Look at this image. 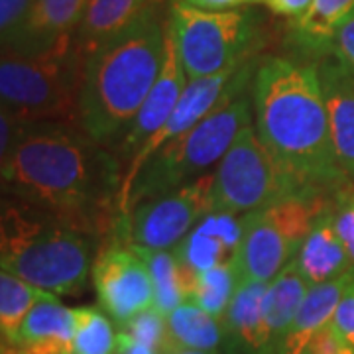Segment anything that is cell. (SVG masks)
Listing matches in <instances>:
<instances>
[{
  "mask_svg": "<svg viewBox=\"0 0 354 354\" xmlns=\"http://www.w3.org/2000/svg\"><path fill=\"white\" fill-rule=\"evenodd\" d=\"M81 127L28 122L2 162L4 195L30 203L71 227L101 236L114 230L124 174Z\"/></svg>",
  "mask_w": 354,
  "mask_h": 354,
  "instance_id": "obj_1",
  "label": "cell"
},
{
  "mask_svg": "<svg viewBox=\"0 0 354 354\" xmlns=\"http://www.w3.org/2000/svg\"><path fill=\"white\" fill-rule=\"evenodd\" d=\"M254 128L268 152L301 191L335 193L342 174L315 64L270 57L252 79Z\"/></svg>",
  "mask_w": 354,
  "mask_h": 354,
  "instance_id": "obj_2",
  "label": "cell"
},
{
  "mask_svg": "<svg viewBox=\"0 0 354 354\" xmlns=\"http://www.w3.org/2000/svg\"><path fill=\"white\" fill-rule=\"evenodd\" d=\"M165 26L152 2L83 57L79 127L101 146H116L156 85L164 64Z\"/></svg>",
  "mask_w": 354,
  "mask_h": 354,
  "instance_id": "obj_3",
  "label": "cell"
},
{
  "mask_svg": "<svg viewBox=\"0 0 354 354\" xmlns=\"http://www.w3.org/2000/svg\"><path fill=\"white\" fill-rule=\"evenodd\" d=\"M0 266L39 290L75 295L93 270L91 234L16 197H2Z\"/></svg>",
  "mask_w": 354,
  "mask_h": 354,
  "instance_id": "obj_4",
  "label": "cell"
},
{
  "mask_svg": "<svg viewBox=\"0 0 354 354\" xmlns=\"http://www.w3.org/2000/svg\"><path fill=\"white\" fill-rule=\"evenodd\" d=\"M254 73L256 65L250 59L232 77L213 113L183 136L165 144L142 165L130 187L122 215L138 203L156 199L211 174L209 169L223 160L242 128L252 124V95H248V85H252Z\"/></svg>",
  "mask_w": 354,
  "mask_h": 354,
  "instance_id": "obj_5",
  "label": "cell"
},
{
  "mask_svg": "<svg viewBox=\"0 0 354 354\" xmlns=\"http://www.w3.org/2000/svg\"><path fill=\"white\" fill-rule=\"evenodd\" d=\"M83 55L73 41L36 57L2 55V109L26 122H62L79 127Z\"/></svg>",
  "mask_w": 354,
  "mask_h": 354,
  "instance_id": "obj_6",
  "label": "cell"
},
{
  "mask_svg": "<svg viewBox=\"0 0 354 354\" xmlns=\"http://www.w3.org/2000/svg\"><path fill=\"white\" fill-rule=\"evenodd\" d=\"M169 22L187 79H203L250 62L260 30L250 10H201L174 0Z\"/></svg>",
  "mask_w": 354,
  "mask_h": 354,
  "instance_id": "obj_7",
  "label": "cell"
},
{
  "mask_svg": "<svg viewBox=\"0 0 354 354\" xmlns=\"http://www.w3.org/2000/svg\"><path fill=\"white\" fill-rule=\"evenodd\" d=\"M301 191L268 152L252 124L244 127L213 171L211 211L248 215Z\"/></svg>",
  "mask_w": 354,
  "mask_h": 354,
  "instance_id": "obj_8",
  "label": "cell"
},
{
  "mask_svg": "<svg viewBox=\"0 0 354 354\" xmlns=\"http://www.w3.org/2000/svg\"><path fill=\"white\" fill-rule=\"evenodd\" d=\"M213 171L176 191L134 205L114 225L113 241L150 250H174L211 213Z\"/></svg>",
  "mask_w": 354,
  "mask_h": 354,
  "instance_id": "obj_9",
  "label": "cell"
},
{
  "mask_svg": "<svg viewBox=\"0 0 354 354\" xmlns=\"http://www.w3.org/2000/svg\"><path fill=\"white\" fill-rule=\"evenodd\" d=\"M93 283L102 311L118 327L153 307V283L144 260L128 244L113 241L93 262Z\"/></svg>",
  "mask_w": 354,
  "mask_h": 354,
  "instance_id": "obj_10",
  "label": "cell"
},
{
  "mask_svg": "<svg viewBox=\"0 0 354 354\" xmlns=\"http://www.w3.org/2000/svg\"><path fill=\"white\" fill-rule=\"evenodd\" d=\"M242 65L225 69V71H221L216 75L203 77V79H189L187 81V87H185L181 99L177 102L176 111L167 118V122L140 148V152L127 165L124 177H122V185H120V195H118V215H122V211L127 207L128 193H130V187H132L134 179L140 174L142 165L146 164L158 150H162L165 144L183 136L185 132H189L191 128L197 127L205 116L213 113L216 104L225 97L232 77L236 75V71L241 69Z\"/></svg>",
  "mask_w": 354,
  "mask_h": 354,
  "instance_id": "obj_11",
  "label": "cell"
},
{
  "mask_svg": "<svg viewBox=\"0 0 354 354\" xmlns=\"http://www.w3.org/2000/svg\"><path fill=\"white\" fill-rule=\"evenodd\" d=\"M187 81L189 79L185 75V69H183V64H181L179 53H177L171 22L167 18L162 71H160L158 81L150 91V95L146 97L144 104L140 106L138 114L134 116V120L130 122V127L122 134V138L118 140L113 148L114 156L120 160V164H130L132 158L140 152V148L167 122V118L176 111L177 102L187 87Z\"/></svg>",
  "mask_w": 354,
  "mask_h": 354,
  "instance_id": "obj_12",
  "label": "cell"
},
{
  "mask_svg": "<svg viewBox=\"0 0 354 354\" xmlns=\"http://www.w3.org/2000/svg\"><path fill=\"white\" fill-rule=\"evenodd\" d=\"M244 215L211 211L191 228V232L174 248L187 293H193L197 276L215 266L232 260L242 242Z\"/></svg>",
  "mask_w": 354,
  "mask_h": 354,
  "instance_id": "obj_13",
  "label": "cell"
},
{
  "mask_svg": "<svg viewBox=\"0 0 354 354\" xmlns=\"http://www.w3.org/2000/svg\"><path fill=\"white\" fill-rule=\"evenodd\" d=\"M88 0H34L20 34L2 55L36 57L73 41Z\"/></svg>",
  "mask_w": 354,
  "mask_h": 354,
  "instance_id": "obj_14",
  "label": "cell"
},
{
  "mask_svg": "<svg viewBox=\"0 0 354 354\" xmlns=\"http://www.w3.org/2000/svg\"><path fill=\"white\" fill-rule=\"evenodd\" d=\"M330 138L344 177L354 183V73L333 53L317 62Z\"/></svg>",
  "mask_w": 354,
  "mask_h": 354,
  "instance_id": "obj_15",
  "label": "cell"
},
{
  "mask_svg": "<svg viewBox=\"0 0 354 354\" xmlns=\"http://www.w3.org/2000/svg\"><path fill=\"white\" fill-rule=\"evenodd\" d=\"M242 221L244 232L236 254L242 278L270 283L297 256V248L279 232L262 209L244 215Z\"/></svg>",
  "mask_w": 354,
  "mask_h": 354,
  "instance_id": "obj_16",
  "label": "cell"
},
{
  "mask_svg": "<svg viewBox=\"0 0 354 354\" xmlns=\"http://www.w3.org/2000/svg\"><path fill=\"white\" fill-rule=\"evenodd\" d=\"M293 262L305 281L309 283V288L342 278L354 270L353 260L344 248V242L341 241L335 228L330 203L319 215Z\"/></svg>",
  "mask_w": 354,
  "mask_h": 354,
  "instance_id": "obj_17",
  "label": "cell"
},
{
  "mask_svg": "<svg viewBox=\"0 0 354 354\" xmlns=\"http://www.w3.org/2000/svg\"><path fill=\"white\" fill-rule=\"evenodd\" d=\"M354 270L342 278L333 279L321 286L309 288L304 304L299 307L297 315L286 333L283 341L274 354H305L309 344L313 342L319 333L329 329L337 305L341 301L342 293L346 290L348 281L353 278Z\"/></svg>",
  "mask_w": 354,
  "mask_h": 354,
  "instance_id": "obj_18",
  "label": "cell"
},
{
  "mask_svg": "<svg viewBox=\"0 0 354 354\" xmlns=\"http://www.w3.org/2000/svg\"><path fill=\"white\" fill-rule=\"evenodd\" d=\"M309 291V283L291 260L276 278L268 283L262 305V346L264 354H274L297 315Z\"/></svg>",
  "mask_w": 354,
  "mask_h": 354,
  "instance_id": "obj_19",
  "label": "cell"
},
{
  "mask_svg": "<svg viewBox=\"0 0 354 354\" xmlns=\"http://www.w3.org/2000/svg\"><path fill=\"white\" fill-rule=\"evenodd\" d=\"M266 281L242 278L239 290L223 317L225 354H264L262 346V305Z\"/></svg>",
  "mask_w": 354,
  "mask_h": 354,
  "instance_id": "obj_20",
  "label": "cell"
},
{
  "mask_svg": "<svg viewBox=\"0 0 354 354\" xmlns=\"http://www.w3.org/2000/svg\"><path fill=\"white\" fill-rule=\"evenodd\" d=\"M153 0H88L83 20L73 36V46L85 57L104 39L127 28Z\"/></svg>",
  "mask_w": 354,
  "mask_h": 354,
  "instance_id": "obj_21",
  "label": "cell"
},
{
  "mask_svg": "<svg viewBox=\"0 0 354 354\" xmlns=\"http://www.w3.org/2000/svg\"><path fill=\"white\" fill-rule=\"evenodd\" d=\"M353 14L354 0H313L309 10L293 22V39L309 53L329 55L337 30Z\"/></svg>",
  "mask_w": 354,
  "mask_h": 354,
  "instance_id": "obj_22",
  "label": "cell"
},
{
  "mask_svg": "<svg viewBox=\"0 0 354 354\" xmlns=\"http://www.w3.org/2000/svg\"><path fill=\"white\" fill-rule=\"evenodd\" d=\"M167 329L177 351H225V327L203 307L187 299L167 315Z\"/></svg>",
  "mask_w": 354,
  "mask_h": 354,
  "instance_id": "obj_23",
  "label": "cell"
},
{
  "mask_svg": "<svg viewBox=\"0 0 354 354\" xmlns=\"http://www.w3.org/2000/svg\"><path fill=\"white\" fill-rule=\"evenodd\" d=\"M130 246V244H128ZM144 260L153 283V307L169 315L176 307L189 299V293L183 281V272L174 250H150L142 246H130Z\"/></svg>",
  "mask_w": 354,
  "mask_h": 354,
  "instance_id": "obj_24",
  "label": "cell"
},
{
  "mask_svg": "<svg viewBox=\"0 0 354 354\" xmlns=\"http://www.w3.org/2000/svg\"><path fill=\"white\" fill-rule=\"evenodd\" d=\"M50 291L39 290L14 274L0 272V333L2 344L14 346L32 307L48 297Z\"/></svg>",
  "mask_w": 354,
  "mask_h": 354,
  "instance_id": "obj_25",
  "label": "cell"
},
{
  "mask_svg": "<svg viewBox=\"0 0 354 354\" xmlns=\"http://www.w3.org/2000/svg\"><path fill=\"white\" fill-rule=\"evenodd\" d=\"M241 279V266H239V260L234 256L228 262H223V264L215 266L211 270L201 272L195 279L191 299L199 307H203L207 313H211L215 319L223 321L228 305L239 290Z\"/></svg>",
  "mask_w": 354,
  "mask_h": 354,
  "instance_id": "obj_26",
  "label": "cell"
},
{
  "mask_svg": "<svg viewBox=\"0 0 354 354\" xmlns=\"http://www.w3.org/2000/svg\"><path fill=\"white\" fill-rule=\"evenodd\" d=\"M118 335L99 307H75V339L71 354H116Z\"/></svg>",
  "mask_w": 354,
  "mask_h": 354,
  "instance_id": "obj_27",
  "label": "cell"
},
{
  "mask_svg": "<svg viewBox=\"0 0 354 354\" xmlns=\"http://www.w3.org/2000/svg\"><path fill=\"white\" fill-rule=\"evenodd\" d=\"M118 330L127 333L128 337H132L134 341L152 348L158 354H174L177 351L167 329V317L162 315L156 307H150L132 317L128 323L118 327Z\"/></svg>",
  "mask_w": 354,
  "mask_h": 354,
  "instance_id": "obj_28",
  "label": "cell"
},
{
  "mask_svg": "<svg viewBox=\"0 0 354 354\" xmlns=\"http://www.w3.org/2000/svg\"><path fill=\"white\" fill-rule=\"evenodd\" d=\"M335 228L354 264V183H346L330 195Z\"/></svg>",
  "mask_w": 354,
  "mask_h": 354,
  "instance_id": "obj_29",
  "label": "cell"
},
{
  "mask_svg": "<svg viewBox=\"0 0 354 354\" xmlns=\"http://www.w3.org/2000/svg\"><path fill=\"white\" fill-rule=\"evenodd\" d=\"M34 0H0V38L2 48L8 46L26 24Z\"/></svg>",
  "mask_w": 354,
  "mask_h": 354,
  "instance_id": "obj_30",
  "label": "cell"
},
{
  "mask_svg": "<svg viewBox=\"0 0 354 354\" xmlns=\"http://www.w3.org/2000/svg\"><path fill=\"white\" fill-rule=\"evenodd\" d=\"M330 327L335 330V335L341 339L342 344L354 353V274L342 293L341 301L337 305Z\"/></svg>",
  "mask_w": 354,
  "mask_h": 354,
  "instance_id": "obj_31",
  "label": "cell"
},
{
  "mask_svg": "<svg viewBox=\"0 0 354 354\" xmlns=\"http://www.w3.org/2000/svg\"><path fill=\"white\" fill-rule=\"evenodd\" d=\"M337 59H341L354 73V14L348 16L342 26L337 30L335 39H333V51Z\"/></svg>",
  "mask_w": 354,
  "mask_h": 354,
  "instance_id": "obj_32",
  "label": "cell"
},
{
  "mask_svg": "<svg viewBox=\"0 0 354 354\" xmlns=\"http://www.w3.org/2000/svg\"><path fill=\"white\" fill-rule=\"evenodd\" d=\"M313 0H264V4L278 16L299 20L311 6Z\"/></svg>",
  "mask_w": 354,
  "mask_h": 354,
  "instance_id": "obj_33",
  "label": "cell"
},
{
  "mask_svg": "<svg viewBox=\"0 0 354 354\" xmlns=\"http://www.w3.org/2000/svg\"><path fill=\"white\" fill-rule=\"evenodd\" d=\"M179 2L201 10H236L248 4H260V2L264 4V0H179Z\"/></svg>",
  "mask_w": 354,
  "mask_h": 354,
  "instance_id": "obj_34",
  "label": "cell"
},
{
  "mask_svg": "<svg viewBox=\"0 0 354 354\" xmlns=\"http://www.w3.org/2000/svg\"><path fill=\"white\" fill-rule=\"evenodd\" d=\"M116 354H158L152 348L140 344L138 341H134L132 337H128L127 333L118 330V346H116Z\"/></svg>",
  "mask_w": 354,
  "mask_h": 354,
  "instance_id": "obj_35",
  "label": "cell"
},
{
  "mask_svg": "<svg viewBox=\"0 0 354 354\" xmlns=\"http://www.w3.org/2000/svg\"><path fill=\"white\" fill-rule=\"evenodd\" d=\"M174 354H225L223 351H215V353H205V351H176Z\"/></svg>",
  "mask_w": 354,
  "mask_h": 354,
  "instance_id": "obj_36",
  "label": "cell"
},
{
  "mask_svg": "<svg viewBox=\"0 0 354 354\" xmlns=\"http://www.w3.org/2000/svg\"><path fill=\"white\" fill-rule=\"evenodd\" d=\"M2 354H18L16 346H8V344H2Z\"/></svg>",
  "mask_w": 354,
  "mask_h": 354,
  "instance_id": "obj_37",
  "label": "cell"
},
{
  "mask_svg": "<svg viewBox=\"0 0 354 354\" xmlns=\"http://www.w3.org/2000/svg\"><path fill=\"white\" fill-rule=\"evenodd\" d=\"M341 354H354V353L351 351V348H346V351H344V353H341Z\"/></svg>",
  "mask_w": 354,
  "mask_h": 354,
  "instance_id": "obj_38",
  "label": "cell"
}]
</instances>
